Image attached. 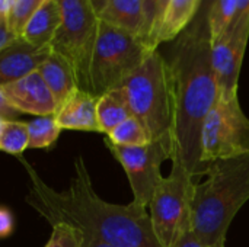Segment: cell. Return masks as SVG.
<instances>
[{
    "label": "cell",
    "instance_id": "11",
    "mask_svg": "<svg viewBox=\"0 0 249 247\" xmlns=\"http://www.w3.org/2000/svg\"><path fill=\"white\" fill-rule=\"evenodd\" d=\"M0 95L6 98L20 114L47 116L54 115L57 111V102L39 71L19 80L0 84Z\"/></svg>",
    "mask_w": 249,
    "mask_h": 247
},
{
    "label": "cell",
    "instance_id": "33",
    "mask_svg": "<svg viewBox=\"0 0 249 247\" xmlns=\"http://www.w3.org/2000/svg\"><path fill=\"white\" fill-rule=\"evenodd\" d=\"M242 17H249V0H238V12H236V17L233 23Z\"/></svg>",
    "mask_w": 249,
    "mask_h": 247
},
{
    "label": "cell",
    "instance_id": "8",
    "mask_svg": "<svg viewBox=\"0 0 249 247\" xmlns=\"http://www.w3.org/2000/svg\"><path fill=\"white\" fill-rule=\"evenodd\" d=\"M249 153V118L238 96H219L203 124L201 162L210 167L217 160Z\"/></svg>",
    "mask_w": 249,
    "mask_h": 247
},
{
    "label": "cell",
    "instance_id": "21",
    "mask_svg": "<svg viewBox=\"0 0 249 247\" xmlns=\"http://www.w3.org/2000/svg\"><path fill=\"white\" fill-rule=\"evenodd\" d=\"M108 141H111L115 146L123 147H137V146H146L152 143V135L147 131V128L134 116L128 118L123 124H120L117 128H114L111 132L105 135Z\"/></svg>",
    "mask_w": 249,
    "mask_h": 247
},
{
    "label": "cell",
    "instance_id": "18",
    "mask_svg": "<svg viewBox=\"0 0 249 247\" xmlns=\"http://www.w3.org/2000/svg\"><path fill=\"white\" fill-rule=\"evenodd\" d=\"M131 116L133 114L123 87L108 90L98 98V119L105 135Z\"/></svg>",
    "mask_w": 249,
    "mask_h": 247
},
{
    "label": "cell",
    "instance_id": "16",
    "mask_svg": "<svg viewBox=\"0 0 249 247\" xmlns=\"http://www.w3.org/2000/svg\"><path fill=\"white\" fill-rule=\"evenodd\" d=\"M203 0H172L162 20L160 28L150 41L153 51L162 42L175 41L181 33H184L196 20Z\"/></svg>",
    "mask_w": 249,
    "mask_h": 247
},
{
    "label": "cell",
    "instance_id": "24",
    "mask_svg": "<svg viewBox=\"0 0 249 247\" xmlns=\"http://www.w3.org/2000/svg\"><path fill=\"white\" fill-rule=\"evenodd\" d=\"M44 247H83L82 234L77 229L67 224L51 226V236Z\"/></svg>",
    "mask_w": 249,
    "mask_h": 247
},
{
    "label": "cell",
    "instance_id": "31",
    "mask_svg": "<svg viewBox=\"0 0 249 247\" xmlns=\"http://www.w3.org/2000/svg\"><path fill=\"white\" fill-rule=\"evenodd\" d=\"M216 0H203V4H201V9L196 17V20L193 23H198V25H206L207 26V15H209V10L210 7L213 6Z\"/></svg>",
    "mask_w": 249,
    "mask_h": 247
},
{
    "label": "cell",
    "instance_id": "14",
    "mask_svg": "<svg viewBox=\"0 0 249 247\" xmlns=\"http://www.w3.org/2000/svg\"><path fill=\"white\" fill-rule=\"evenodd\" d=\"M98 16L101 20L124 29L146 42L143 0H105L98 10Z\"/></svg>",
    "mask_w": 249,
    "mask_h": 247
},
{
    "label": "cell",
    "instance_id": "5",
    "mask_svg": "<svg viewBox=\"0 0 249 247\" xmlns=\"http://www.w3.org/2000/svg\"><path fill=\"white\" fill-rule=\"evenodd\" d=\"M153 52L139 36L101 20L90 66V93L99 98L121 87Z\"/></svg>",
    "mask_w": 249,
    "mask_h": 247
},
{
    "label": "cell",
    "instance_id": "35",
    "mask_svg": "<svg viewBox=\"0 0 249 247\" xmlns=\"http://www.w3.org/2000/svg\"><path fill=\"white\" fill-rule=\"evenodd\" d=\"M104 1H105V0H93V4H95V7H96V10H99V9L102 7V4H104Z\"/></svg>",
    "mask_w": 249,
    "mask_h": 247
},
{
    "label": "cell",
    "instance_id": "1",
    "mask_svg": "<svg viewBox=\"0 0 249 247\" xmlns=\"http://www.w3.org/2000/svg\"><path fill=\"white\" fill-rule=\"evenodd\" d=\"M18 159L31 179L25 202L50 226L67 224L112 247H163L147 208L112 204L96 194L82 156L74 160V178L64 191L48 186L22 156Z\"/></svg>",
    "mask_w": 249,
    "mask_h": 247
},
{
    "label": "cell",
    "instance_id": "10",
    "mask_svg": "<svg viewBox=\"0 0 249 247\" xmlns=\"http://www.w3.org/2000/svg\"><path fill=\"white\" fill-rule=\"evenodd\" d=\"M248 39L249 17H242L236 20L217 42L212 44L213 66L220 95L225 98L238 96L239 74Z\"/></svg>",
    "mask_w": 249,
    "mask_h": 247
},
{
    "label": "cell",
    "instance_id": "22",
    "mask_svg": "<svg viewBox=\"0 0 249 247\" xmlns=\"http://www.w3.org/2000/svg\"><path fill=\"white\" fill-rule=\"evenodd\" d=\"M29 130V148H51L60 134L61 128L57 124L54 115L35 116L28 122Z\"/></svg>",
    "mask_w": 249,
    "mask_h": 247
},
{
    "label": "cell",
    "instance_id": "30",
    "mask_svg": "<svg viewBox=\"0 0 249 247\" xmlns=\"http://www.w3.org/2000/svg\"><path fill=\"white\" fill-rule=\"evenodd\" d=\"M174 247H225V245H219V246H207L204 243H201L193 233V230H188Z\"/></svg>",
    "mask_w": 249,
    "mask_h": 247
},
{
    "label": "cell",
    "instance_id": "25",
    "mask_svg": "<svg viewBox=\"0 0 249 247\" xmlns=\"http://www.w3.org/2000/svg\"><path fill=\"white\" fill-rule=\"evenodd\" d=\"M20 39H22V35L12 31L4 19H0V51L15 45Z\"/></svg>",
    "mask_w": 249,
    "mask_h": 247
},
{
    "label": "cell",
    "instance_id": "28",
    "mask_svg": "<svg viewBox=\"0 0 249 247\" xmlns=\"http://www.w3.org/2000/svg\"><path fill=\"white\" fill-rule=\"evenodd\" d=\"M156 3L158 0H143L144 7V19H146V44L149 45V36L150 31L155 22V13H156ZM150 48V47H149Z\"/></svg>",
    "mask_w": 249,
    "mask_h": 247
},
{
    "label": "cell",
    "instance_id": "6",
    "mask_svg": "<svg viewBox=\"0 0 249 247\" xmlns=\"http://www.w3.org/2000/svg\"><path fill=\"white\" fill-rule=\"evenodd\" d=\"M63 20L51 49L74 68L82 90L90 92V66L99 35L101 19L93 0H60Z\"/></svg>",
    "mask_w": 249,
    "mask_h": 247
},
{
    "label": "cell",
    "instance_id": "23",
    "mask_svg": "<svg viewBox=\"0 0 249 247\" xmlns=\"http://www.w3.org/2000/svg\"><path fill=\"white\" fill-rule=\"evenodd\" d=\"M48 0H15L13 7L7 17V25L12 31L22 35L29 19L47 3Z\"/></svg>",
    "mask_w": 249,
    "mask_h": 247
},
{
    "label": "cell",
    "instance_id": "20",
    "mask_svg": "<svg viewBox=\"0 0 249 247\" xmlns=\"http://www.w3.org/2000/svg\"><path fill=\"white\" fill-rule=\"evenodd\" d=\"M238 12V0H216L207 15V29L212 44L217 42L232 26Z\"/></svg>",
    "mask_w": 249,
    "mask_h": 247
},
{
    "label": "cell",
    "instance_id": "13",
    "mask_svg": "<svg viewBox=\"0 0 249 247\" xmlns=\"http://www.w3.org/2000/svg\"><path fill=\"white\" fill-rule=\"evenodd\" d=\"M54 118L61 130L102 132L98 119V96L82 89L57 108Z\"/></svg>",
    "mask_w": 249,
    "mask_h": 247
},
{
    "label": "cell",
    "instance_id": "15",
    "mask_svg": "<svg viewBox=\"0 0 249 247\" xmlns=\"http://www.w3.org/2000/svg\"><path fill=\"white\" fill-rule=\"evenodd\" d=\"M38 71L50 87L57 102V108L69 100L80 89L73 66L55 51L51 52V55L39 67Z\"/></svg>",
    "mask_w": 249,
    "mask_h": 247
},
{
    "label": "cell",
    "instance_id": "27",
    "mask_svg": "<svg viewBox=\"0 0 249 247\" xmlns=\"http://www.w3.org/2000/svg\"><path fill=\"white\" fill-rule=\"evenodd\" d=\"M171 1H172V0H158V3H156V13H155V22H153L152 31H150V36H149V47H150L152 38L155 36V33L158 32V29H159L160 25H162L163 16H165V13H166L168 7H169V4H171ZM150 49H152V47H150ZM152 51H153V49H152Z\"/></svg>",
    "mask_w": 249,
    "mask_h": 247
},
{
    "label": "cell",
    "instance_id": "34",
    "mask_svg": "<svg viewBox=\"0 0 249 247\" xmlns=\"http://www.w3.org/2000/svg\"><path fill=\"white\" fill-rule=\"evenodd\" d=\"M15 0H0V19L7 20Z\"/></svg>",
    "mask_w": 249,
    "mask_h": 247
},
{
    "label": "cell",
    "instance_id": "9",
    "mask_svg": "<svg viewBox=\"0 0 249 247\" xmlns=\"http://www.w3.org/2000/svg\"><path fill=\"white\" fill-rule=\"evenodd\" d=\"M104 143L127 175L133 192V202L149 208L153 195L163 179L160 167L163 162H172L174 159V140L162 138L137 147L115 146L107 138Z\"/></svg>",
    "mask_w": 249,
    "mask_h": 247
},
{
    "label": "cell",
    "instance_id": "19",
    "mask_svg": "<svg viewBox=\"0 0 249 247\" xmlns=\"http://www.w3.org/2000/svg\"><path fill=\"white\" fill-rule=\"evenodd\" d=\"M29 148L28 122L23 121H3L0 119V150L6 154L20 157Z\"/></svg>",
    "mask_w": 249,
    "mask_h": 247
},
{
    "label": "cell",
    "instance_id": "7",
    "mask_svg": "<svg viewBox=\"0 0 249 247\" xmlns=\"http://www.w3.org/2000/svg\"><path fill=\"white\" fill-rule=\"evenodd\" d=\"M197 182L179 163L172 162L169 176L159 183L147 211L156 239L163 247H174L191 230L193 195Z\"/></svg>",
    "mask_w": 249,
    "mask_h": 247
},
{
    "label": "cell",
    "instance_id": "32",
    "mask_svg": "<svg viewBox=\"0 0 249 247\" xmlns=\"http://www.w3.org/2000/svg\"><path fill=\"white\" fill-rule=\"evenodd\" d=\"M79 231H80V230H79ZM80 234H82V243H83V247H112L109 246V245H107V243H102V242L93 239L92 236H89V234H86V233H83V231H80Z\"/></svg>",
    "mask_w": 249,
    "mask_h": 247
},
{
    "label": "cell",
    "instance_id": "29",
    "mask_svg": "<svg viewBox=\"0 0 249 247\" xmlns=\"http://www.w3.org/2000/svg\"><path fill=\"white\" fill-rule=\"evenodd\" d=\"M22 114L6 99L0 95V119L3 121H16Z\"/></svg>",
    "mask_w": 249,
    "mask_h": 247
},
{
    "label": "cell",
    "instance_id": "12",
    "mask_svg": "<svg viewBox=\"0 0 249 247\" xmlns=\"http://www.w3.org/2000/svg\"><path fill=\"white\" fill-rule=\"evenodd\" d=\"M51 52V47L36 48L23 38L15 45L0 51V84L19 80L38 71Z\"/></svg>",
    "mask_w": 249,
    "mask_h": 247
},
{
    "label": "cell",
    "instance_id": "2",
    "mask_svg": "<svg viewBox=\"0 0 249 247\" xmlns=\"http://www.w3.org/2000/svg\"><path fill=\"white\" fill-rule=\"evenodd\" d=\"M174 96V159L197 181L209 167L201 162L203 124L220 96L206 25L193 23L166 58Z\"/></svg>",
    "mask_w": 249,
    "mask_h": 247
},
{
    "label": "cell",
    "instance_id": "26",
    "mask_svg": "<svg viewBox=\"0 0 249 247\" xmlns=\"http://www.w3.org/2000/svg\"><path fill=\"white\" fill-rule=\"evenodd\" d=\"M15 231V215L7 207L0 208V237L7 239Z\"/></svg>",
    "mask_w": 249,
    "mask_h": 247
},
{
    "label": "cell",
    "instance_id": "4",
    "mask_svg": "<svg viewBox=\"0 0 249 247\" xmlns=\"http://www.w3.org/2000/svg\"><path fill=\"white\" fill-rule=\"evenodd\" d=\"M121 87L133 116L147 128L152 140H174V96L166 58L155 51Z\"/></svg>",
    "mask_w": 249,
    "mask_h": 247
},
{
    "label": "cell",
    "instance_id": "3",
    "mask_svg": "<svg viewBox=\"0 0 249 247\" xmlns=\"http://www.w3.org/2000/svg\"><path fill=\"white\" fill-rule=\"evenodd\" d=\"M249 201V153L210 165L193 195L191 230L207 246L226 245L228 230Z\"/></svg>",
    "mask_w": 249,
    "mask_h": 247
},
{
    "label": "cell",
    "instance_id": "17",
    "mask_svg": "<svg viewBox=\"0 0 249 247\" xmlns=\"http://www.w3.org/2000/svg\"><path fill=\"white\" fill-rule=\"evenodd\" d=\"M63 12L60 0H48L26 23L22 38L36 47V48H48L61 25Z\"/></svg>",
    "mask_w": 249,
    "mask_h": 247
}]
</instances>
